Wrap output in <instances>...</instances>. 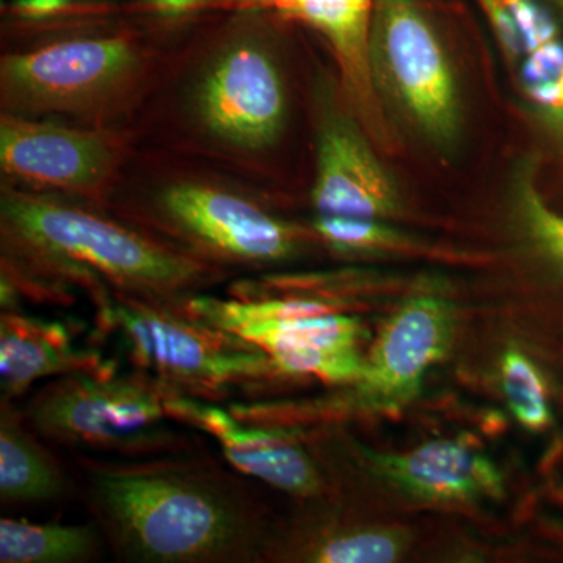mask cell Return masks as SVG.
I'll use <instances>...</instances> for the list:
<instances>
[{
    "mask_svg": "<svg viewBox=\"0 0 563 563\" xmlns=\"http://www.w3.org/2000/svg\"><path fill=\"white\" fill-rule=\"evenodd\" d=\"M222 331L261 347L284 376L358 384L365 374L366 358L358 351L365 329L358 318L350 314L257 318L232 322Z\"/></svg>",
    "mask_w": 563,
    "mask_h": 563,
    "instance_id": "4fadbf2b",
    "label": "cell"
},
{
    "mask_svg": "<svg viewBox=\"0 0 563 563\" xmlns=\"http://www.w3.org/2000/svg\"><path fill=\"white\" fill-rule=\"evenodd\" d=\"M501 384L510 410L521 426L542 432L553 422L550 395L539 366L525 352L507 350L501 358Z\"/></svg>",
    "mask_w": 563,
    "mask_h": 563,
    "instance_id": "d6986e66",
    "label": "cell"
},
{
    "mask_svg": "<svg viewBox=\"0 0 563 563\" xmlns=\"http://www.w3.org/2000/svg\"><path fill=\"white\" fill-rule=\"evenodd\" d=\"M0 503L35 506L68 495L69 476L14 401L0 402Z\"/></svg>",
    "mask_w": 563,
    "mask_h": 563,
    "instance_id": "e0dca14e",
    "label": "cell"
},
{
    "mask_svg": "<svg viewBox=\"0 0 563 563\" xmlns=\"http://www.w3.org/2000/svg\"><path fill=\"white\" fill-rule=\"evenodd\" d=\"M2 263L21 265L57 299L55 285H80L92 299L120 292L152 302H184L214 277L213 266L172 244L81 207L3 190Z\"/></svg>",
    "mask_w": 563,
    "mask_h": 563,
    "instance_id": "7a4b0ae2",
    "label": "cell"
},
{
    "mask_svg": "<svg viewBox=\"0 0 563 563\" xmlns=\"http://www.w3.org/2000/svg\"><path fill=\"white\" fill-rule=\"evenodd\" d=\"M203 0H151L155 9L169 11V13H179V11L195 9Z\"/></svg>",
    "mask_w": 563,
    "mask_h": 563,
    "instance_id": "4316f807",
    "label": "cell"
},
{
    "mask_svg": "<svg viewBox=\"0 0 563 563\" xmlns=\"http://www.w3.org/2000/svg\"><path fill=\"white\" fill-rule=\"evenodd\" d=\"M404 542L384 529H346L329 533L307 551L306 559L318 563H388L402 553Z\"/></svg>",
    "mask_w": 563,
    "mask_h": 563,
    "instance_id": "ffe728a7",
    "label": "cell"
},
{
    "mask_svg": "<svg viewBox=\"0 0 563 563\" xmlns=\"http://www.w3.org/2000/svg\"><path fill=\"white\" fill-rule=\"evenodd\" d=\"M521 84L537 107L563 120V43L553 40L526 55Z\"/></svg>",
    "mask_w": 563,
    "mask_h": 563,
    "instance_id": "603a6c76",
    "label": "cell"
},
{
    "mask_svg": "<svg viewBox=\"0 0 563 563\" xmlns=\"http://www.w3.org/2000/svg\"><path fill=\"white\" fill-rule=\"evenodd\" d=\"M313 231L339 252H377L395 250L402 243L401 235L384 221L365 218L322 217L317 214Z\"/></svg>",
    "mask_w": 563,
    "mask_h": 563,
    "instance_id": "7402d4cb",
    "label": "cell"
},
{
    "mask_svg": "<svg viewBox=\"0 0 563 563\" xmlns=\"http://www.w3.org/2000/svg\"><path fill=\"white\" fill-rule=\"evenodd\" d=\"M515 203L528 239L563 277V213L544 201L529 176L517 180Z\"/></svg>",
    "mask_w": 563,
    "mask_h": 563,
    "instance_id": "44dd1931",
    "label": "cell"
},
{
    "mask_svg": "<svg viewBox=\"0 0 563 563\" xmlns=\"http://www.w3.org/2000/svg\"><path fill=\"white\" fill-rule=\"evenodd\" d=\"M168 406L173 420L192 426L217 440L229 465L244 476L301 498L321 490L320 470L291 433L246 424L209 399L187 393L174 391Z\"/></svg>",
    "mask_w": 563,
    "mask_h": 563,
    "instance_id": "7c38bea8",
    "label": "cell"
},
{
    "mask_svg": "<svg viewBox=\"0 0 563 563\" xmlns=\"http://www.w3.org/2000/svg\"><path fill=\"white\" fill-rule=\"evenodd\" d=\"M272 7L287 16L298 18L318 29L342 63L352 99L361 106L368 124L379 125L380 113L374 84L369 38L373 0H242Z\"/></svg>",
    "mask_w": 563,
    "mask_h": 563,
    "instance_id": "2e32d148",
    "label": "cell"
},
{
    "mask_svg": "<svg viewBox=\"0 0 563 563\" xmlns=\"http://www.w3.org/2000/svg\"><path fill=\"white\" fill-rule=\"evenodd\" d=\"M143 69V54L129 41H62L2 58V103L20 117L95 113L128 96Z\"/></svg>",
    "mask_w": 563,
    "mask_h": 563,
    "instance_id": "8992f818",
    "label": "cell"
},
{
    "mask_svg": "<svg viewBox=\"0 0 563 563\" xmlns=\"http://www.w3.org/2000/svg\"><path fill=\"white\" fill-rule=\"evenodd\" d=\"M453 303L439 295L407 299L385 322L374 343L358 387L373 402L398 406L420 391L433 365L453 343Z\"/></svg>",
    "mask_w": 563,
    "mask_h": 563,
    "instance_id": "8fae6325",
    "label": "cell"
},
{
    "mask_svg": "<svg viewBox=\"0 0 563 563\" xmlns=\"http://www.w3.org/2000/svg\"><path fill=\"white\" fill-rule=\"evenodd\" d=\"M66 5V0H18L16 9L27 16H47Z\"/></svg>",
    "mask_w": 563,
    "mask_h": 563,
    "instance_id": "484cf974",
    "label": "cell"
},
{
    "mask_svg": "<svg viewBox=\"0 0 563 563\" xmlns=\"http://www.w3.org/2000/svg\"><path fill=\"white\" fill-rule=\"evenodd\" d=\"M377 472L415 498L465 503L503 495L495 463L472 448L450 440L422 444L407 454H369Z\"/></svg>",
    "mask_w": 563,
    "mask_h": 563,
    "instance_id": "9a60e30c",
    "label": "cell"
},
{
    "mask_svg": "<svg viewBox=\"0 0 563 563\" xmlns=\"http://www.w3.org/2000/svg\"><path fill=\"white\" fill-rule=\"evenodd\" d=\"M92 302L99 331L118 340L139 372L187 395L209 399L282 374L261 347L179 306L120 292Z\"/></svg>",
    "mask_w": 563,
    "mask_h": 563,
    "instance_id": "3957f363",
    "label": "cell"
},
{
    "mask_svg": "<svg viewBox=\"0 0 563 563\" xmlns=\"http://www.w3.org/2000/svg\"><path fill=\"white\" fill-rule=\"evenodd\" d=\"M81 495L118 561L246 563L263 553L261 510L243 479L188 455L79 454Z\"/></svg>",
    "mask_w": 563,
    "mask_h": 563,
    "instance_id": "6da1fadb",
    "label": "cell"
},
{
    "mask_svg": "<svg viewBox=\"0 0 563 563\" xmlns=\"http://www.w3.org/2000/svg\"><path fill=\"white\" fill-rule=\"evenodd\" d=\"M312 202L322 217L384 221L401 207L398 185L357 122L329 88L317 91V174Z\"/></svg>",
    "mask_w": 563,
    "mask_h": 563,
    "instance_id": "9c48e42d",
    "label": "cell"
},
{
    "mask_svg": "<svg viewBox=\"0 0 563 563\" xmlns=\"http://www.w3.org/2000/svg\"><path fill=\"white\" fill-rule=\"evenodd\" d=\"M150 221L203 263L265 266L290 261L299 235L258 203L236 192L176 181L158 192Z\"/></svg>",
    "mask_w": 563,
    "mask_h": 563,
    "instance_id": "52a82bcc",
    "label": "cell"
},
{
    "mask_svg": "<svg viewBox=\"0 0 563 563\" xmlns=\"http://www.w3.org/2000/svg\"><path fill=\"white\" fill-rule=\"evenodd\" d=\"M523 38L526 55L558 38V27L548 11L536 0H504Z\"/></svg>",
    "mask_w": 563,
    "mask_h": 563,
    "instance_id": "cb8c5ba5",
    "label": "cell"
},
{
    "mask_svg": "<svg viewBox=\"0 0 563 563\" xmlns=\"http://www.w3.org/2000/svg\"><path fill=\"white\" fill-rule=\"evenodd\" d=\"M485 10H487L488 20H490L496 35L503 49L514 60L526 57L523 38L518 31L517 22H515L509 7L504 0H483Z\"/></svg>",
    "mask_w": 563,
    "mask_h": 563,
    "instance_id": "d4e9b609",
    "label": "cell"
},
{
    "mask_svg": "<svg viewBox=\"0 0 563 563\" xmlns=\"http://www.w3.org/2000/svg\"><path fill=\"white\" fill-rule=\"evenodd\" d=\"M2 172L33 187L101 195L118 166L107 133L74 131L7 113L0 122Z\"/></svg>",
    "mask_w": 563,
    "mask_h": 563,
    "instance_id": "30bf717a",
    "label": "cell"
},
{
    "mask_svg": "<svg viewBox=\"0 0 563 563\" xmlns=\"http://www.w3.org/2000/svg\"><path fill=\"white\" fill-rule=\"evenodd\" d=\"M110 365L101 352L81 347L60 321L29 317L20 310L0 314V391L14 401L32 385L66 374Z\"/></svg>",
    "mask_w": 563,
    "mask_h": 563,
    "instance_id": "5bb4252c",
    "label": "cell"
},
{
    "mask_svg": "<svg viewBox=\"0 0 563 563\" xmlns=\"http://www.w3.org/2000/svg\"><path fill=\"white\" fill-rule=\"evenodd\" d=\"M191 110L203 133L231 150L272 146L287 118V91L272 51L250 38L225 44L199 74Z\"/></svg>",
    "mask_w": 563,
    "mask_h": 563,
    "instance_id": "ba28073f",
    "label": "cell"
},
{
    "mask_svg": "<svg viewBox=\"0 0 563 563\" xmlns=\"http://www.w3.org/2000/svg\"><path fill=\"white\" fill-rule=\"evenodd\" d=\"M174 391L139 369L117 373L110 363L96 372L47 380L22 415L47 442L139 457L172 448L166 422Z\"/></svg>",
    "mask_w": 563,
    "mask_h": 563,
    "instance_id": "277c9868",
    "label": "cell"
},
{
    "mask_svg": "<svg viewBox=\"0 0 563 563\" xmlns=\"http://www.w3.org/2000/svg\"><path fill=\"white\" fill-rule=\"evenodd\" d=\"M369 57L384 88L422 139L453 150L462 131V99L450 54L412 0H374Z\"/></svg>",
    "mask_w": 563,
    "mask_h": 563,
    "instance_id": "5b68a950",
    "label": "cell"
},
{
    "mask_svg": "<svg viewBox=\"0 0 563 563\" xmlns=\"http://www.w3.org/2000/svg\"><path fill=\"white\" fill-rule=\"evenodd\" d=\"M106 543L98 525L29 523L0 520V562L85 563L95 561Z\"/></svg>",
    "mask_w": 563,
    "mask_h": 563,
    "instance_id": "ac0fdd59",
    "label": "cell"
}]
</instances>
